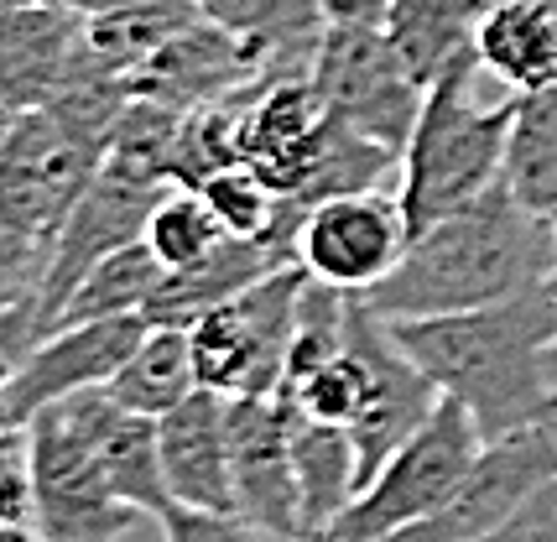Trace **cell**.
Listing matches in <instances>:
<instances>
[{"label":"cell","instance_id":"6","mask_svg":"<svg viewBox=\"0 0 557 542\" xmlns=\"http://www.w3.org/2000/svg\"><path fill=\"white\" fill-rule=\"evenodd\" d=\"M99 168L104 147L69 131L52 110L16 115L11 141L0 151V224L37 256V267H48L63 224L78 209V198L95 188Z\"/></svg>","mask_w":557,"mask_h":542},{"label":"cell","instance_id":"17","mask_svg":"<svg viewBox=\"0 0 557 542\" xmlns=\"http://www.w3.org/2000/svg\"><path fill=\"white\" fill-rule=\"evenodd\" d=\"M162 433V469H168L172 506L194 512H235V469H230V396L198 386L188 402H177L168 418H157Z\"/></svg>","mask_w":557,"mask_h":542},{"label":"cell","instance_id":"44","mask_svg":"<svg viewBox=\"0 0 557 542\" xmlns=\"http://www.w3.org/2000/svg\"><path fill=\"white\" fill-rule=\"evenodd\" d=\"M547 5H553V11H557V0H547Z\"/></svg>","mask_w":557,"mask_h":542},{"label":"cell","instance_id":"21","mask_svg":"<svg viewBox=\"0 0 557 542\" xmlns=\"http://www.w3.org/2000/svg\"><path fill=\"white\" fill-rule=\"evenodd\" d=\"M474 52L485 74L510 84L516 95H532L557 84V11L547 0H490Z\"/></svg>","mask_w":557,"mask_h":542},{"label":"cell","instance_id":"4","mask_svg":"<svg viewBox=\"0 0 557 542\" xmlns=\"http://www.w3.org/2000/svg\"><path fill=\"white\" fill-rule=\"evenodd\" d=\"M485 448L490 444L480 433V422L469 418V407L443 396L433 407V418L370 475V485L323 532V542H386L396 532L417 527V521L437 517L463 491V480L474 475Z\"/></svg>","mask_w":557,"mask_h":542},{"label":"cell","instance_id":"7","mask_svg":"<svg viewBox=\"0 0 557 542\" xmlns=\"http://www.w3.org/2000/svg\"><path fill=\"white\" fill-rule=\"evenodd\" d=\"M313 84L334 121L355 125L391 151H407L428 89L386 37V22H329Z\"/></svg>","mask_w":557,"mask_h":542},{"label":"cell","instance_id":"41","mask_svg":"<svg viewBox=\"0 0 557 542\" xmlns=\"http://www.w3.org/2000/svg\"><path fill=\"white\" fill-rule=\"evenodd\" d=\"M547 381H553V392H557V340L547 345Z\"/></svg>","mask_w":557,"mask_h":542},{"label":"cell","instance_id":"34","mask_svg":"<svg viewBox=\"0 0 557 542\" xmlns=\"http://www.w3.org/2000/svg\"><path fill=\"white\" fill-rule=\"evenodd\" d=\"M391 0H323L329 22H386Z\"/></svg>","mask_w":557,"mask_h":542},{"label":"cell","instance_id":"18","mask_svg":"<svg viewBox=\"0 0 557 542\" xmlns=\"http://www.w3.org/2000/svg\"><path fill=\"white\" fill-rule=\"evenodd\" d=\"M323 131L329 104L313 78H276L240 99V162L256 168L276 194H292Z\"/></svg>","mask_w":557,"mask_h":542},{"label":"cell","instance_id":"19","mask_svg":"<svg viewBox=\"0 0 557 542\" xmlns=\"http://www.w3.org/2000/svg\"><path fill=\"white\" fill-rule=\"evenodd\" d=\"M203 22L224 26L256 52L261 78H313L318 48H323V0H194Z\"/></svg>","mask_w":557,"mask_h":542},{"label":"cell","instance_id":"22","mask_svg":"<svg viewBox=\"0 0 557 542\" xmlns=\"http://www.w3.org/2000/svg\"><path fill=\"white\" fill-rule=\"evenodd\" d=\"M198 22H203V11L194 0H131V5H115V11L84 16V42L78 48L95 69L131 84L172 37H183Z\"/></svg>","mask_w":557,"mask_h":542},{"label":"cell","instance_id":"24","mask_svg":"<svg viewBox=\"0 0 557 542\" xmlns=\"http://www.w3.org/2000/svg\"><path fill=\"white\" fill-rule=\"evenodd\" d=\"M490 0H391L386 37L407 58L417 84L428 89L443 69H454L463 52H474V32Z\"/></svg>","mask_w":557,"mask_h":542},{"label":"cell","instance_id":"5","mask_svg":"<svg viewBox=\"0 0 557 542\" xmlns=\"http://www.w3.org/2000/svg\"><path fill=\"white\" fill-rule=\"evenodd\" d=\"M308 282L313 276L302 267H282L235 303H219L214 313H203L188 329L198 386L219 396H282Z\"/></svg>","mask_w":557,"mask_h":542},{"label":"cell","instance_id":"12","mask_svg":"<svg viewBox=\"0 0 557 542\" xmlns=\"http://www.w3.org/2000/svg\"><path fill=\"white\" fill-rule=\"evenodd\" d=\"M162 194L172 188H151V183H136V177L115 173V168H99L95 188L78 198V209L69 214L58 246H52L48 267L37 276V308H42V334H52L58 313L69 308V297L78 293V282L115 250L136 246L146 235V220L151 209L162 204Z\"/></svg>","mask_w":557,"mask_h":542},{"label":"cell","instance_id":"15","mask_svg":"<svg viewBox=\"0 0 557 542\" xmlns=\"http://www.w3.org/2000/svg\"><path fill=\"white\" fill-rule=\"evenodd\" d=\"M78 37H84V11H73L69 0L5 5L0 11V104L16 115L48 110L73 74Z\"/></svg>","mask_w":557,"mask_h":542},{"label":"cell","instance_id":"20","mask_svg":"<svg viewBox=\"0 0 557 542\" xmlns=\"http://www.w3.org/2000/svg\"><path fill=\"white\" fill-rule=\"evenodd\" d=\"M292 459H297V491H302V527H308V538H323L364 491V459L355 444V428L292 412Z\"/></svg>","mask_w":557,"mask_h":542},{"label":"cell","instance_id":"38","mask_svg":"<svg viewBox=\"0 0 557 542\" xmlns=\"http://www.w3.org/2000/svg\"><path fill=\"white\" fill-rule=\"evenodd\" d=\"M0 542H48L42 527H0Z\"/></svg>","mask_w":557,"mask_h":542},{"label":"cell","instance_id":"29","mask_svg":"<svg viewBox=\"0 0 557 542\" xmlns=\"http://www.w3.org/2000/svg\"><path fill=\"white\" fill-rule=\"evenodd\" d=\"M141 241L151 246V256L168 271H183V267H194V261H203V256L224 241V224H219V214L209 209L203 194L172 188V194H162V204L151 209Z\"/></svg>","mask_w":557,"mask_h":542},{"label":"cell","instance_id":"37","mask_svg":"<svg viewBox=\"0 0 557 542\" xmlns=\"http://www.w3.org/2000/svg\"><path fill=\"white\" fill-rule=\"evenodd\" d=\"M22 459H26V428L22 433H0V469L22 465Z\"/></svg>","mask_w":557,"mask_h":542},{"label":"cell","instance_id":"42","mask_svg":"<svg viewBox=\"0 0 557 542\" xmlns=\"http://www.w3.org/2000/svg\"><path fill=\"white\" fill-rule=\"evenodd\" d=\"M5 5H48V0H0V11H5Z\"/></svg>","mask_w":557,"mask_h":542},{"label":"cell","instance_id":"14","mask_svg":"<svg viewBox=\"0 0 557 542\" xmlns=\"http://www.w3.org/2000/svg\"><path fill=\"white\" fill-rule=\"evenodd\" d=\"M261 63L240 37H230L224 26L198 22L183 37H172L168 48L131 78V95L162 99L172 110H203V104H224L250 89H261Z\"/></svg>","mask_w":557,"mask_h":542},{"label":"cell","instance_id":"36","mask_svg":"<svg viewBox=\"0 0 557 542\" xmlns=\"http://www.w3.org/2000/svg\"><path fill=\"white\" fill-rule=\"evenodd\" d=\"M32 287H37L32 276H16V271H0V313H5V308H16V303H22V297L32 293Z\"/></svg>","mask_w":557,"mask_h":542},{"label":"cell","instance_id":"23","mask_svg":"<svg viewBox=\"0 0 557 542\" xmlns=\"http://www.w3.org/2000/svg\"><path fill=\"white\" fill-rule=\"evenodd\" d=\"M391 173H401V151L381 147V141H370L364 131H355V125H344L329 115V131L318 136L308 168L297 173L292 194H282V204L297 209V214H308V209L329 204V198L375 194V188H386Z\"/></svg>","mask_w":557,"mask_h":542},{"label":"cell","instance_id":"25","mask_svg":"<svg viewBox=\"0 0 557 542\" xmlns=\"http://www.w3.org/2000/svg\"><path fill=\"white\" fill-rule=\"evenodd\" d=\"M194 392V345H188V329H172V323H151L141 345L125 355V366L110 375V396L141 418H168L172 407L188 402Z\"/></svg>","mask_w":557,"mask_h":542},{"label":"cell","instance_id":"11","mask_svg":"<svg viewBox=\"0 0 557 542\" xmlns=\"http://www.w3.org/2000/svg\"><path fill=\"white\" fill-rule=\"evenodd\" d=\"M230 469H235V517L276 542L308 538L287 396H230Z\"/></svg>","mask_w":557,"mask_h":542},{"label":"cell","instance_id":"8","mask_svg":"<svg viewBox=\"0 0 557 542\" xmlns=\"http://www.w3.org/2000/svg\"><path fill=\"white\" fill-rule=\"evenodd\" d=\"M26 465L37 485V527L48 542H121L141 517L115 495L104 465L63 418V407L26 422Z\"/></svg>","mask_w":557,"mask_h":542},{"label":"cell","instance_id":"35","mask_svg":"<svg viewBox=\"0 0 557 542\" xmlns=\"http://www.w3.org/2000/svg\"><path fill=\"white\" fill-rule=\"evenodd\" d=\"M0 271H16V276H32V282H37V271H42L37 267V256H32L5 224H0Z\"/></svg>","mask_w":557,"mask_h":542},{"label":"cell","instance_id":"1","mask_svg":"<svg viewBox=\"0 0 557 542\" xmlns=\"http://www.w3.org/2000/svg\"><path fill=\"white\" fill-rule=\"evenodd\" d=\"M553 220L527 209L500 177L490 194L463 204L459 214L412 235L407 261L364 303L386 323L448 319V313H474V308L542 293V287H553Z\"/></svg>","mask_w":557,"mask_h":542},{"label":"cell","instance_id":"13","mask_svg":"<svg viewBox=\"0 0 557 542\" xmlns=\"http://www.w3.org/2000/svg\"><path fill=\"white\" fill-rule=\"evenodd\" d=\"M58 407L84 433V444L95 448V459L104 465V475H110V485H115L125 506H136L141 517H162L172 506V491H168V469H162L157 418H141V412L121 407L110 396V386L73 392Z\"/></svg>","mask_w":557,"mask_h":542},{"label":"cell","instance_id":"40","mask_svg":"<svg viewBox=\"0 0 557 542\" xmlns=\"http://www.w3.org/2000/svg\"><path fill=\"white\" fill-rule=\"evenodd\" d=\"M11 125H16V110L0 104V151H5V141H11Z\"/></svg>","mask_w":557,"mask_h":542},{"label":"cell","instance_id":"16","mask_svg":"<svg viewBox=\"0 0 557 542\" xmlns=\"http://www.w3.org/2000/svg\"><path fill=\"white\" fill-rule=\"evenodd\" d=\"M282 267H297V230H276L261 241H235L224 235L203 261L183 271H168L157 297L146 303V323H172V329H194L203 313H214L219 303H235L240 293H250L261 276Z\"/></svg>","mask_w":557,"mask_h":542},{"label":"cell","instance_id":"43","mask_svg":"<svg viewBox=\"0 0 557 542\" xmlns=\"http://www.w3.org/2000/svg\"><path fill=\"white\" fill-rule=\"evenodd\" d=\"M553 230H557V214H553ZM547 293H553V297H557V271H553V287H547Z\"/></svg>","mask_w":557,"mask_h":542},{"label":"cell","instance_id":"28","mask_svg":"<svg viewBox=\"0 0 557 542\" xmlns=\"http://www.w3.org/2000/svg\"><path fill=\"white\" fill-rule=\"evenodd\" d=\"M198 194L209 198V209L219 214L224 224V235H235V241H261V235H276V230H302V214L282 204V194L271 188L267 177L256 173V168H224L219 177H209Z\"/></svg>","mask_w":557,"mask_h":542},{"label":"cell","instance_id":"2","mask_svg":"<svg viewBox=\"0 0 557 542\" xmlns=\"http://www.w3.org/2000/svg\"><path fill=\"white\" fill-rule=\"evenodd\" d=\"M401 349L428 370L443 396L469 407L485 444L527 433L557 418V392L547 381V345L557 340V297H510L474 313L391 323Z\"/></svg>","mask_w":557,"mask_h":542},{"label":"cell","instance_id":"30","mask_svg":"<svg viewBox=\"0 0 557 542\" xmlns=\"http://www.w3.org/2000/svg\"><path fill=\"white\" fill-rule=\"evenodd\" d=\"M157 527L162 542H276L235 512H194V506H168Z\"/></svg>","mask_w":557,"mask_h":542},{"label":"cell","instance_id":"26","mask_svg":"<svg viewBox=\"0 0 557 542\" xmlns=\"http://www.w3.org/2000/svg\"><path fill=\"white\" fill-rule=\"evenodd\" d=\"M506 188L536 214H557V84L516 95L506 147Z\"/></svg>","mask_w":557,"mask_h":542},{"label":"cell","instance_id":"10","mask_svg":"<svg viewBox=\"0 0 557 542\" xmlns=\"http://www.w3.org/2000/svg\"><path fill=\"white\" fill-rule=\"evenodd\" d=\"M151 329L146 313H125V319H99V323H69L42 334L16 381L0 392V433H22L37 412L58 407L63 396L89 392V386H110V375L125 366V355L141 345Z\"/></svg>","mask_w":557,"mask_h":542},{"label":"cell","instance_id":"3","mask_svg":"<svg viewBox=\"0 0 557 542\" xmlns=\"http://www.w3.org/2000/svg\"><path fill=\"white\" fill-rule=\"evenodd\" d=\"M480 74H485L480 52H463L454 69H443L428 84L412 141L401 151V194H396L412 235L459 214L463 204H474L506 177L516 95L500 104H485Z\"/></svg>","mask_w":557,"mask_h":542},{"label":"cell","instance_id":"33","mask_svg":"<svg viewBox=\"0 0 557 542\" xmlns=\"http://www.w3.org/2000/svg\"><path fill=\"white\" fill-rule=\"evenodd\" d=\"M0 527H37V485L26 459L0 469Z\"/></svg>","mask_w":557,"mask_h":542},{"label":"cell","instance_id":"31","mask_svg":"<svg viewBox=\"0 0 557 542\" xmlns=\"http://www.w3.org/2000/svg\"><path fill=\"white\" fill-rule=\"evenodd\" d=\"M37 340H42V308H37V287H32L16 308L0 313V392L16 381V370L26 366Z\"/></svg>","mask_w":557,"mask_h":542},{"label":"cell","instance_id":"39","mask_svg":"<svg viewBox=\"0 0 557 542\" xmlns=\"http://www.w3.org/2000/svg\"><path fill=\"white\" fill-rule=\"evenodd\" d=\"M73 11H84V16H95V11H115V5H131V0H69Z\"/></svg>","mask_w":557,"mask_h":542},{"label":"cell","instance_id":"9","mask_svg":"<svg viewBox=\"0 0 557 542\" xmlns=\"http://www.w3.org/2000/svg\"><path fill=\"white\" fill-rule=\"evenodd\" d=\"M412 250V224L401 198L375 188V194H344L302 214L297 230V267L334 293L370 297L391 271Z\"/></svg>","mask_w":557,"mask_h":542},{"label":"cell","instance_id":"32","mask_svg":"<svg viewBox=\"0 0 557 542\" xmlns=\"http://www.w3.org/2000/svg\"><path fill=\"white\" fill-rule=\"evenodd\" d=\"M480 542H557V480L547 491H536L506 527H495V532Z\"/></svg>","mask_w":557,"mask_h":542},{"label":"cell","instance_id":"27","mask_svg":"<svg viewBox=\"0 0 557 542\" xmlns=\"http://www.w3.org/2000/svg\"><path fill=\"white\" fill-rule=\"evenodd\" d=\"M162 276H168V267L151 256V246H146V241L115 250V256H104V261H99L84 282H78V293L69 297V308L58 313V323H52V329H69V323H99V319H125V313H146V303L157 297Z\"/></svg>","mask_w":557,"mask_h":542}]
</instances>
